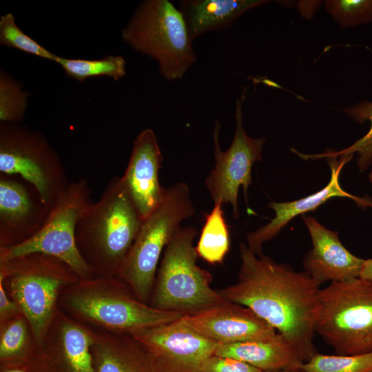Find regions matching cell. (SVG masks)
I'll return each mask as SVG.
<instances>
[{
	"mask_svg": "<svg viewBox=\"0 0 372 372\" xmlns=\"http://www.w3.org/2000/svg\"><path fill=\"white\" fill-rule=\"evenodd\" d=\"M236 282L218 290L223 299L252 310L292 344L305 362L317 353L313 344L320 285L305 271H296L247 245L239 247Z\"/></svg>",
	"mask_w": 372,
	"mask_h": 372,
	"instance_id": "cell-1",
	"label": "cell"
},
{
	"mask_svg": "<svg viewBox=\"0 0 372 372\" xmlns=\"http://www.w3.org/2000/svg\"><path fill=\"white\" fill-rule=\"evenodd\" d=\"M142 223L121 177L112 178L76 228L78 249L94 273L118 276Z\"/></svg>",
	"mask_w": 372,
	"mask_h": 372,
	"instance_id": "cell-2",
	"label": "cell"
},
{
	"mask_svg": "<svg viewBox=\"0 0 372 372\" xmlns=\"http://www.w3.org/2000/svg\"><path fill=\"white\" fill-rule=\"evenodd\" d=\"M193 226L180 227L167 245L158 269L149 305L194 315L226 301L211 287L213 278L197 265Z\"/></svg>",
	"mask_w": 372,
	"mask_h": 372,
	"instance_id": "cell-3",
	"label": "cell"
},
{
	"mask_svg": "<svg viewBox=\"0 0 372 372\" xmlns=\"http://www.w3.org/2000/svg\"><path fill=\"white\" fill-rule=\"evenodd\" d=\"M133 50L156 60L168 81L181 79L196 62L184 17L169 0H145L122 32Z\"/></svg>",
	"mask_w": 372,
	"mask_h": 372,
	"instance_id": "cell-4",
	"label": "cell"
},
{
	"mask_svg": "<svg viewBox=\"0 0 372 372\" xmlns=\"http://www.w3.org/2000/svg\"><path fill=\"white\" fill-rule=\"evenodd\" d=\"M195 212L189 187L181 182L167 189L161 204L143 221L117 276L140 301L150 299L162 253L181 223Z\"/></svg>",
	"mask_w": 372,
	"mask_h": 372,
	"instance_id": "cell-5",
	"label": "cell"
},
{
	"mask_svg": "<svg viewBox=\"0 0 372 372\" xmlns=\"http://www.w3.org/2000/svg\"><path fill=\"white\" fill-rule=\"evenodd\" d=\"M315 332L336 354L372 353V282L356 278L320 289Z\"/></svg>",
	"mask_w": 372,
	"mask_h": 372,
	"instance_id": "cell-6",
	"label": "cell"
},
{
	"mask_svg": "<svg viewBox=\"0 0 372 372\" xmlns=\"http://www.w3.org/2000/svg\"><path fill=\"white\" fill-rule=\"evenodd\" d=\"M0 271L9 278L12 299L35 340L42 344L52 323L59 291L81 279L60 259L39 253L0 260Z\"/></svg>",
	"mask_w": 372,
	"mask_h": 372,
	"instance_id": "cell-7",
	"label": "cell"
},
{
	"mask_svg": "<svg viewBox=\"0 0 372 372\" xmlns=\"http://www.w3.org/2000/svg\"><path fill=\"white\" fill-rule=\"evenodd\" d=\"M113 278L79 280L66 294V306L81 318L112 332L129 334L173 322L184 316L140 301Z\"/></svg>",
	"mask_w": 372,
	"mask_h": 372,
	"instance_id": "cell-8",
	"label": "cell"
},
{
	"mask_svg": "<svg viewBox=\"0 0 372 372\" xmlns=\"http://www.w3.org/2000/svg\"><path fill=\"white\" fill-rule=\"evenodd\" d=\"M85 178L69 183L49 210L41 228L25 241L0 247V260L31 254H43L66 263L81 280L94 273L81 254L76 241V228L84 210L92 203Z\"/></svg>",
	"mask_w": 372,
	"mask_h": 372,
	"instance_id": "cell-9",
	"label": "cell"
},
{
	"mask_svg": "<svg viewBox=\"0 0 372 372\" xmlns=\"http://www.w3.org/2000/svg\"><path fill=\"white\" fill-rule=\"evenodd\" d=\"M0 172L19 175L28 182L48 210L69 184L59 156L47 138L18 123L0 125Z\"/></svg>",
	"mask_w": 372,
	"mask_h": 372,
	"instance_id": "cell-10",
	"label": "cell"
},
{
	"mask_svg": "<svg viewBox=\"0 0 372 372\" xmlns=\"http://www.w3.org/2000/svg\"><path fill=\"white\" fill-rule=\"evenodd\" d=\"M246 90L236 100V127L229 147L225 151L220 145V123L215 121L212 134L215 165L205 179V186L214 203L230 204L235 218L239 216L238 196L242 187L247 203V191L252 183L251 169L256 161L262 158L265 138H255L245 132L242 121V104Z\"/></svg>",
	"mask_w": 372,
	"mask_h": 372,
	"instance_id": "cell-11",
	"label": "cell"
},
{
	"mask_svg": "<svg viewBox=\"0 0 372 372\" xmlns=\"http://www.w3.org/2000/svg\"><path fill=\"white\" fill-rule=\"evenodd\" d=\"M130 335L143 347L157 372H200L218 346L193 329L183 317Z\"/></svg>",
	"mask_w": 372,
	"mask_h": 372,
	"instance_id": "cell-12",
	"label": "cell"
},
{
	"mask_svg": "<svg viewBox=\"0 0 372 372\" xmlns=\"http://www.w3.org/2000/svg\"><path fill=\"white\" fill-rule=\"evenodd\" d=\"M163 161L154 132L149 128L141 131L133 142L127 166L121 177L143 221L159 207L166 194L158 177Z\"/></svg>",
	"mask_w": 372,
	"mask_h": 372,
	"instance_id": "cell-13",
	"label": "cell"
},
{
	"mask_svg": "<svg viewBox=\"0 0 372 372\" xmlns=\"http://www.w3.org/2000/svg\"><path fill=\"white\" fill-rule=\"evenodd\" d=\"M185 322L205 338L219 344L265 340L277 331L252 310L225 301L194 315H184Z\"/></svg>",
	"mask_w": 372,
	"mask_h": 372,
	"instance_id": "cell-14",
	"label": "cell"
},
{
	"mask_svg": "<svg viewBox=\"0 0 372 372\" xmlns=\"http://www.w3.org/2000/svg\"><path fill=\"white\" fill-rule=\"evenodd\" d=\"M49 210L36 192L22 183L0 175V247L20 244L43 226Z\"/></svg>",
	"mask_w": 372,
	"mask_h": 372,
	"instance_id": "cell-15",
	"label": "cell"
},
{
	"mask_svg": "<svg viewBox=\"0 0 372 372\" xmlns=\"http://www.w3.org/2000/svg\"><path fill=\"white\" fill-rule=\"evenodd\" d=\"M302 218L312 242L303 260L304 271L320 285L360 278L365 259L351 253L337 231L327 229L312 216Z\"/></svg>",
	"mask_w": 372,
	"mask_h": 372,
	"instance_id": "cell-16",
	"label": "cell"
},
{
	"mask_svg": "<svg viewBox=\"0 0 372 372\" xmlns=\"http://www.w3.org/2000/svg\"><path fill=\"white\" fill-rule=\"evenodd\" d=\"M352 158L351 156H339L327 158L331 170V179L329 183L320 191L293 201L269 203L268 206L273 210L275 216L267 225L247 234L249 249L257 256L263 255V245L275 238L290 220L298 215L316 209L332 198H349L362 207H372V201L350 194L340 185V172L343 166Z\"/></svg>",
	"mask_w": 372,
	"mask_h": 372,
	"instance_id": "cell-17",
	"label": "cell"
},
{
	"mask_svg": "<svg viewBox=\"0 0 372 372\" xmlns=\"http://www.w3.org/2000/svg\"><path fill=\"white\" fill-rule=\"evenodd\" d=\"M214 355L245 362L262 371L300 369L305 360L282 335L265 340L219 344Z\"/></svg>",
	"mask_w": 372,
	"mask_h": 372,
	"instance_id": "cell-18",
	"label": "cell"
},
{
	"mask_svg": "<svg viewBox=\"0 0 372 372\" xmlns=\"http://www.w3.org/2000/svg\"><path fill=\"white\" fill-rule=\"evenodd\" d=\"M96 372H157L146 351L129 333L94 334Z\"/></svg>",
	"mask_w": 372,
	"mask_h": 372,
	"instance_id": "cell-19",
	"label": "cell"
},
{
	"mask_svg": "<svg viewBox=\"0 0 372 372\" xmlns=\"http://www.w3.org/2000/svg\"><path fill=\"white\" fill-rule=\"evenodd\" d=\"M266 0H183L178 9L187 24L191 39L229 28L242 14L267 3Z\"/></svg>",
	"mask_w": 372,
	"mask_h": 372,
	"instance_id": "cell-20",
	"label": "cell"
},
{
	"mask_svg": "<svg viewBox=\"0 0 372 372\" xmlns=\"http://www.w3.org/2000/svg\"><path fill=\"white\" fill-rule=\"evenodd\" d=\"M56 342L70 372H96L92 353L94 333L63 318L59 324Z\"/></svg>",
	"mask_w": 372,
	"mask_h": 372,
	"instance_id": "cell-21",
	"label": "cell"
},
{
	"mask_svg": "<svg viewBox=\"0 0 372 372\" xmlns=\"http://www.w3.org/2000/svg\"><path fill=\"white\" fill-rule=\"evenodd\" d=\"M205 220L196 247L198 256L211 265L222 264L230 249V236L223 204L214 203Z\"/></svg>",
	"mask_w": 372,
	"mask_h": 372,
	"instance_id": "cell-22",
	"label": "cell"
},
{
	"mask_svg": "<svg viewBox=\"0 0 372 372\" xmlns=\"http://www.w3.org/2000/svg\"><path fill=\"white\" fill-rule=\"evenodd\" d=\"M343 110L351 119L360 124L369 121L371 127L368 132L351 146L340 151L326 152L314 155L302 154V158L327 159L339 156L353 157L356 153L358 155V166L361 171H364L372 163V101H363L355 105L345 107Z\"/></svg>",
	"mask_w": 372,
	"mask_h": 372,
	"instance_id": "cell-23",
	"label": "cell"
},
{
	"mask_svg": "<svg viewBox=\"0 0 372 372\" xmlns=\"http://www.w3.org/2000/svg\"><path fill=\"white\" fill-rule=\"evenodd\" d=\"M55 62L61 66L68 76L81 82L95 76H107L117 81L126 74V62L121 56H107L96 60L57 56Z\"/></svg>",
	"mask_w": 372,
	"mask_h": 372,
	"instance_id": "cell-24",
	"label": "cell"
},
{
	"mask_svg": "<svg viewBox=\"0 0 372 372\" xmlns=\"http://www.w3.org/2000/svg\"><path fill=\"white\" fill-rule=\"evenodd\" d=\"M300 369L302 372H372V353L327 355L317 352Z\"/></svg>",
	"mask_w": 372,
	"mask_h": 372,
	"instance_id": "cell-25",
	"label": "cell"
},
{
	"mask_svg": "<svg viewBox=\"0 0 372 372\" xmlns=\"http://www.w3.org/2000/svg\"><path fill=\"white\" fill-rule=\"evenodd\" d=\"M22 83L3 70L0 71V121L19 123L23 119L30 94Z\"/></svg>",
	"mask_w": 372,
	"mask_h": 372,
	"instance_id": "cell-26",
	"label": "cell"
},
{
	"mask_svg": "<svg viewBox=\"0 0 372 372\" xmlns=\"http://www.w3.org/2000/svg\"><path fill=\"white\" fill-rule=\"evenodd\" d=\"M327 12L342 28L372 22V0H326Z\"/></svg>",
	"mask_w": 372,
	"mask_h": 372,
	"instance_id": "cell-27",
	"label": "cell"
},
{
	"mask_svg": "<svg viewBox=\"0 0 372 372\" xmlns=\"http://www.w3.org/2000/svg\"><path fill=\"white\" fill-rule=\"evenodd\" d=\"M0 43L53 61H55L57 57V55L43 48L19 28L11 13L0 17Z\"/></svg>",
	"mask_w": 372,
	"mask_h": 372,
	"instance_id": "cell-28",
	"label": "cell"
},
{
	"mask_svg": "<svg viewBox=\"0 0 372 372\" xmlns=\"http://www.w3.org/2000/svg\"><path fill=\"white\" fill-rule=\"evenodd\" d=\"M28 321L22 313L1 323L0 357L8 359L21 355L29 342Z\"/></svg>",
	"mask_w": 372,
	"mask_h": 372,
	"instance_id": "cell-29",
	"label": "cell"
},
{
	"mask_svg": "<svg viewBox=\"0 0 372 372\" xmlns=\"http://www.w3.org/2000/svg\"><path fill=\"white\" fill-rule=\"evenodd\" d=\"M200 372H263L262 371L232 358L213 354L202 364Z\"/></svg>",
	"mask_w": 372,
	"mask_h": 372,
	"instance_id": "cell-30",
	"label": "cell"
},
{
	"mask_svg": "<svg viewBox=\"0 0 372 372\" xmlns=\"http://www.w3.org/2000/svg\"><path fill=\"white\" fill-rule=\"evenodd\" d=\"M5 274L0 271V319L1 324L21 313L17 304L7 296L4 287Z\"/></svg>",
	"mask_w": 372,
	"mask_h": 372,
	"instance_id": "cell-31",
	"label": "cell"
},
{
	"mask_svg": "<svg viewBox=\"0 0 372 372\" xmlns=\"http://www.w3.org/2000/svg\"><path fill=\"white\" fill-rule=\"evenodd\" d=\"M320 3L321 1H300L298 3V10L303 17L310 19Z\"/></svg>",
	"mask_w": 372,
	"mask_h": 372,
	"instance_id": "cell-32",
	"label": "cell"
},
{
	"mask_svg": "<svg viewBox=\"0 0 372 372\" xmlns=\"http://www.w3.org/2000/svg\"><path fill=\"white\" fill-rule=\"evenodd\" d=\"M360 278L372 282V258L364 260Z\"/></svg>",
	"mask_w": 372,
	"mask_h": 372,
	"instance_id": "cell-33",
	"label": "cell"
},
{
	"mask_svg": "<svg viewBox=\"0 0 372 372\" xmlns=\"http://www.w3.org/2000/svg\"><path fill=\"white\" fill-rule=\"evenodd\" d=\"M263 372H302L300 369H281L276 371H269Z\"/></svg>",
	"mask_w": 372,
	"mask_h": 372,
	"instance_id": "cell-34",
	"label": "cell"
},
{
	"mask_svg": "<svg viewBox=\"0 0 372 372\" xmlns=\"http://www.w3.org/2000/svg\"><path fill=\"white\" fill-rule=\"evenodd\" d=\"M3 372H25L23 370L19 369H12L4 371Z\"/></svg>",
	"mask_w": 372,
	"mask_h": 372,
	"instance_id": "cell-35",
	"label": "cell"
},
{
	"mask_svg": "<svg viewBox=\"0 0 372 372\" xmlns=\"http://www.w3.org/2000/svg\"><path fill=\"white\" fill-rule=\"evenodd\" d=\"M369 180L371 182H372V170L371 171L369 176Z\"/></svg>",
	"mask_w": 372,
	"mask_h": 372,
	"instance_id": "cell-36",
	"label": "cell"
}]
</instances>
